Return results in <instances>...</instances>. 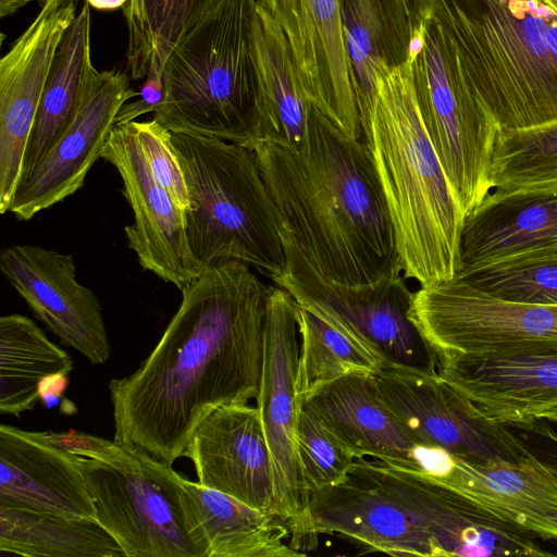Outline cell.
I'll use <instances>...</instances> for the list:
<instances>
[{
  "label": "cell",
  "mask_w": 557,
  "mask_h": 557,
  "mask_svg": "<svg viewBox=\"0 0 557 557\" xmlns=\"http://www.w3.org/2000/svg\"><path fill=\"white\" fill-rule=\"evenodd\" d=\"M269 290L238 260L203 267L139 368L110 381L114 442L172 466L212 411L257 399Z\"/></svg>",
  "instance_id": "1"
},
{
  "label": "cell",
  "mask_w": 557,
  "mask_h": 557,
  "mask_svg": "<svg viewBox=\"0 0 557 557\" xmlns=\"http://www.w3.org/2000/svg\"><path fill=\"white\" fill-rule=\"evenodd\" d=\"M282 228L329 280L366 286L404 274L389 210L362 139L319 109L298 148L250 146Z\"/></svg>",
  "instance_id": "2"
},
{
  "label": "cell",
  "mask_w": 557,
  "mask_h": 557,
  "mask_svg": "<svg viewBox=\"0 0 557 557\" xmlns=\"http://www.w3.org/2000/svg\"><path fill=\"white\" fill-rule=\"evenodd\" d=\"M361 139L389 210L405 277L420 287L455 278L465 215L424 127L410 60L380 66Z\"/></svg>",
  "instance_id": "3"
},
{
  "label": "cell",
  "mask_w": 557,
  "mask_h": 557,
  "mask_svg": "<svg viewBox=\"0 0 557 557\" xmlns=\"http://www.w3.org/2000/svg\"><path fill=\"white\" fill-rule=\"evenodd\" d=\"M499 129L557 122V13L542 0H422Z\"/></svg>",
  "instance_id": "4"
},
{
  "label": "cell",
  "mask_w": 557,
  "mask_h": 557,
  "mask_svg": "<svg viewBox=\"0 0 557 557\" xmlns=\"http://www.w3.org/2000/svg\"><path fill=\"white\" fill-rule=\"evenodd\" d=\"M256 0H216L174 46L153 119L172 133L249 148L258 139L262 79Z\"/></svg>",
  "instance_id": "5"
},
{
  "label": "cell",
  "mask_w": 557,
  "mask_h": 557,
  "mask_svg": "<svg viewBox=\"0 0 557 557\" xmlns=\"http://www.w3.org/2000/svg\"><path fill=\"white\" fill-rule=\"evenodd\" d=\"M189 195L185 227L201 268L238 260L271 281L285 270L281 220L255 152L171 132Z\"/></svg>",
  "instance_id": "6"
},
{
  "label": "cell",
  "mask_w": 557,
  "mask_h": 557,
  "mask_svg": "<svg viewBox=\"0 0 557 557\" xmlns=\"http://www.w3.org/2000/svg\"><path fill=\"white\" fill-rule=\"evenodd\" d=\"M410 66L424 127L466 218L493 188L499 128L465 75L453 40L422 0H414Z\"/></svg>",
  "instance_id": "7"
},
{
  "label": "cell",
  "mask_w": 557,
  "mask_h": 557,
  "mask_svg": "<svg viewBox=\"0 0 557 557\" xmlns=\"http://www.w3.org/2000/svg\"><path fill=\"white\" fill-rule=\"evenodd\" d=\"M285 270L272 280L312 312L372 354L385 368L438 372L435 352L409 312L413 292L404 274L348 286L321 274L282 228Z\"/></svg>",
  "instance_id": "8"
},
{
  "label": "cell",
  "mask_w": 557,
  "mask_h": 557,
  "mask_svg": "<svg viewBox=\"0 0 557 557\" xmlns=\"http://www.w3.org/2000/svg\"><path fill=\"white\" fill-rule=\"evenodd\" d=\"M77 462L97 520L126 557H200L183 509V476L171 465L116 442L106 457Z\"/></svg>",
  "instance_id": "9"
},
{
  "label": "cell",
  "mask_w": 557,
  "mask_h": 557,
  "mask_svg": "<svg viewBox=\"0 0 557 557\" xmlns=\"http://www.w3.org/2000/svg\"><path fill=\"white\" fill-rule=\"evenodd\" d=\"M409 315L438 363L557 352V306L499 300L458 278L413 292Z\"/></svg>",
  "instance_id": "10"
},
{
  "label": "cell",
  "mask_w": 557,
  "mask_h": 557,
  "mask_svg": "<svg viewBox=\"0 0 557 557\" xmlns=\"http://www.w3.org/2000/svg\"><path fill=\"white\" fill-rule=\"evenodd\" d=\"M298 304L285 289L270 285L263 335V363L257 408L272 457L276 515L290 530V546L310 550L307 530L309 492L296 449L300 405L295 393L300 352Z\"/></svg>",
  "instance_id": "11"
},
{
  "label": "cell",
  "mask_w": 557,
  "mask_h": 557,
  "mask_svg": "<svg viewBox=\"0 0 557 557\" xmlns=\"http://www.w3.org/2000/svg\"><path fill=\"white\" fill-rule=\"evenodd\" d=\"M349 476L375 487L405 508L429 535L434 556L554 555L535 542L534 534L420 472L358 458Z\"/></svg>",
  "instance_id": "12"
},
{
  "label": "cell",
  "mask_w": 557,
  "mask_h": 557,
  "mask_svg": "<svg viewBox=\"0 0 557 557\" xmlns=\"http://www.w3.org/2000/svg\"><path fill=\"white\" fill-rule=\"evenodd\" d=\"M375 379L384 403L421 445L479 462L535 456L509 425L485 418L438 372L385 368Z\"/></svg>",
  "instance_id": "13"
},
{
  "label": "cell",
  "mask_w": 557,
  "mask_h": 557,
  "mask_svg": "<svg viewBox=\"0 0 557 557\" xmlns=\"http://www.w3.org/2000/svg\"><path fill=\"white\" fill-rule=\"evenodd\" d=\"M117 171L134 214L124 232L144 270L183 290L201 273L187 240L185 212L154 177L133 123L114 126L101 156Z\"/></svg>",
  "instance_id": "14"
},
{
  "label": "cell",
  "mask_w": 557,
  "mask_h": 557,
  "mask_svg": "<svg viewBox=\"0 0 557 557\" xmlns=\"http://www.w3.org/2000/svg\"><path fill=\"white\" fill-rule=\"evenodd\" d=\"M282 30L310 101L342 132L361 139L344 41L341 0H256Z\"/></svg>",
  "instance_id": "15"
},
{
  "label": "cell",
  "mask_w": 557,
  "mask_h": 557,
  "mask_svg": "<svg viewBox=\"0 0 557 557\" xmlns=\"http://www.w3.org/2000/svg\"><path fill=\"white\" fill-rule=\"evenodd\" d=\"M76 4H47L0 60V213L10 210L55 50Z\"/></svg>",
  "instance_id": "16"
},
{
  "label": "cell",
  "mask_w": 557,
  "mask_h": 557,
  "mask_svg": "<svg viewBox=\"0 0 557 557\" xmlns=\"http://www.w3.org/2000/svg\"><path fill=\"white\" fill-rule=\"evenodd\" d=\"M3 276L26 301L37 319L64 344L92 364H103L111 349L95 293L76 280L71 255L35 245L2 250Z\"/></svg>",
  "instance_id": "17"
},
{
  "label": "cell",
  "mask_w": 557,
  "mask_h": 557,
  "mask_svg": "<svg viewBox=\"0 0 557 557\" xmlns=\"http://www.w3.org/2000/svg\"><path fill=\"white\" fill-rule=\"evenodd\" d=\"M420 472L504 521L557 539V472L536 455L519 462H479L426 447Z\"/></svg>",
  "instance_id": "18"
},
{
  "label": "cell",
  "mask_w": 557,
  "mask_h": 557,
  "mask_svg": "<svg viewBox=\"0 0 557 557\" xmlns=\"http://www.w3.org/2000/svg\"><path fill=\"white\" fill-rule=\"evenodd\" d=\"M138 94L125 72H100L65 133L18 185L9 212L26 221L81 189L102 156L119 110Z\"/></svg>",
  "instance_id": "19"
},
{
  "label": "cell",
  "mask_w": 557,
  "mask_h": 557,
  "mask_svg": "<svg viewBox=\"0 0 557 557\" xmlns=\"http://www.w3.org/2000/svg\"><path fill=\"white\" fill-rule=\"evenodd\" d=\"M183 457L193 461L200 485L276 513L274 468L257 407L230 404L212 411Z\"/></svg>",
  "instance_id": "20"
},
{
  "label": "cell",
  "mask_w": 557,
  "mask_h": 557,
  "mask_svg": "<svg viewBox=\"0 0 557 557\" xmlns=\"http://www.w3.org/2000/svg\"><path fill=\"white\" fill-rule=\"evenodd\" d=\"M438 374L485 418L525 428L557 409V352L455 358Z\"/></svg>",
  "instance_id": "21"
},
{
  "label": "cell",
  "mask_w": 557,
  "mask_h": 557,
  "mask_svg": "<svg viewBox=\"0 0 557 557\" xmlns=\"http://www.w3.org/2000/svg\"><path fill=\"white\" fill-rule=\"evenodd\" d=\"M307 530L311 548L320 534H341L369 552L433 557L429 535L418 521L375 487L357 479L309 492Z\"/></svg>",
  "instance_id": "22"
},
{
  "label": "cell",
  "mask_w": 557,
  "mask_h": 557,
  "mask_svg": "<svg viewBox=\"0 0 557 557\" xmlns=\"http://www.w3.org/2000/svg\"><path fill=\"white\" fill-rule=\"evenodd\" d=\"M0 505L96 518L77 456L44 432L0 425Z\"/></svg>",
  "instance_id": "23"
},
{
  "label": "cell",
  "mask_w": 557,
  "mask_h": 557,
  "mask_svg": "<svg viewBox=\"0 0 557 557\" xmlns=\"http://www.w3.org/2000/svg\"><path fill=\"white\" fill-rule=\"evenodd\" d=\"M356 459L371 458L409 469L420 444L384 403L375 374L351 373L299 401Z\"/></svg>",
  "instance_id": "24"
},
{
  "label": "cell",
  "mask_w": 557,
  "mask_h": 557,
  "mask_svg": "<svg viewBox=\"0 0 557 557\" xmlns=\"http://www.w3.org/2000/svg\"><path fill=\"white\" fill-rule=\"evenodd\" d=\"M552 247H557V185L495 190L465 218L460 269Z\"/></svg>",
  "instance_id": "25"
},
{
  "label": "cell",
  "mask_w": 557,
  "mask_h": 557,
  "mask_svg": "<svg viewBox=\"0 0 557 557\" xmlns=\"http://www.w3.org/2000/svg\"><path fill=\"white\" fill-rule=\"evenodd\" d=\"M183 509L200 557H304L276 513L182 478Z\"/></svg>",
  "instance_id": "26"
},
{
  "label": "cell",
  "mask_w": 557,
  "mask_h": 557,
  "mask_svg": "<svg viewBox=\"0 0 557 557\" xmlns=\"http://www.w3.org/2000/svg\"><path fill=\"white\" fill-rule=\"evenodd\" d=\"M344 41L360 125L367 123L379 69L410 60L414 0H341Z\"/></svg>",
  "instance_id": "27"
},
{
  "label": "cell",
  "mask_w": 557,
  "mask_h": 557,
  "mask_svg": "<svg viewBox=\"0 0 557 557\" xmlns=\"http://www.w3.org/2000/svg\"><path fill=\"white\" fill-rule=\"evenodd\" d=\"M89 7L84 1L55 50L25 151L20 184L65 133L100 73L91 62Z\"/></svg>",
  "instance_id": "28"
},
{
  "label": "cell",
  "mask_w": 557,
  "mask_h": 557,
  "mask_svg": "<svg viewBox=\"0 0 557 557\" xmlns=\"http://www.w3.org/2000/svg\"><path fill=\"white\" fill-rule=\"evenodd\" d=\"M257 11V48L263 92L257 140L298 148L318 108L302 88L282 30L258 4Z\"/></svg>",
  "instance_id": "29"
},
{
  "label": "cell",
  "mask_w": 557,
  "mask_h": 557,
  "mask_svg": "<svg viewBox=\"0 0 557 557\" xmlns=\"http://www.w3.org/2000/svg\"><path fill=\"white\" fill-rule=\"evenodd\" d=\"M0 552L27 557H126L97 518L1 505Z\"/></svg>",
  "instance_id": "30"
},
{
  "label": "cell",
  "mask_w": 557,
  "mask_h": 557,
  "mask_svg": "<svg viewBox=\"0 0 557 557\" xmlns=\"http://www.w3.org/2000/svg\"><path fill=\"white\" fill-rule=\"evenodd\" d=\"M73 370L69 354L53 344L30 319L0 318V413L20 417L40 399L41 383Z\"/></svg>",
  "instance_id": "31"
},
{
  "label": "cell",
  "mask_w": 557,
  "mask_h": 557,
  "mask_svg": "<svg viewBox=\"0 0 557 557\" xmlns=\"http://www.w3.org/2000/svg\"><path fill=\"white\" fill-rule=\"evenodd\" d=\"M216 0H128L122 8L127 25L131 78L161 77L177 41Z\"/></svg>",
  "instance_id": "32"
},
{
  "label": "cell",
  "mask_w": 557,
  "mask_h": 557,
  "mask_svg": "<svg viewBox=\"0 0 557 557\" xmlns=\"http://www.w3.org/2000/svg\"><path fill=\"white\" fill-rule=\"evenodd\" d=\"M297 320L300 352L295 393L298 401L345 375L357 372L376 374L383 369L367 349L300 306Z\"/></svg>",
  "instance_id": "33"
},
{
  "label": "cell",
  "mask_w": 557,
  "mask_h": 557,
  "mask_svg": "<svg viewBox=\"0 0 557 557\" xmlns=\"http://www.w3.org/2000/svg\"><path fill=\"white\" fill-rule=\"evenodd\" d=\"M455 278L499 300L557 306V247L460 269Z\"/></svg>",
  "instance_id": "34"
},
{
  "label": "cell",
  "mask_w": 557,
  "mask_h": 557,
  "mask_svg": "<svg viewBox=\"0 0 557 557\" xmlns=\"http://www.w3.org/2000/svg\"><path fill=\"white\" fill-rule=\"evenodd\" d=\"M490 180L500 191L557 185V122L498 129Z\"/></svg>",
  "instance_id": "35"
},
{
  "label": "cell",
  "mask_w": 557,
  "mask_h": 557,
  "mask_svg": "<svg viewBox=\"0 0 557 557\" xmlns=\"http://www.w3.org/2000/svg\"><path fill=\"white\" fill-rule=\"evenodd\" d=\"M296 449L308 492L344 483L356 461L348 448L301 408L296 428Z\"/></svg>",
  "instance_id": "36"
},
{
  "label": "cell",
  "mask_w": 557,
  "mask_h": 557,
  "mask_svg": "<svg viewBox=\"0 0 557 557\" xmlns=\"http://www.w3.org/2000/svg\"><path fill=\"white\" fill-rule=\"evenodd\" d=\"M132 123L154 177L185 212L189 207L188 188L171 143V132L154 119Z\"/></svg>",
  "instance_id": "37"
},
{
  "label": "cell",
  "mask_w": 557,
  "mask_h": 557,
  "mask_svg": "<svg viewBox=\"0 0 557 557\" xmlns=\"http://www.w3.org/2000/svg\"><path fill=\"white\" fill-rule=\"evenodd\" d=\"M45 436L60 448L81 457L103 458L109 455L115 442L78 431L44 432Z\"/></svg>",
  "instance_id": "38"
},
{
  "label": "cell",
  "mask_w": 557,
  "mask_h": 557,
  "mask_svg": "<svg viewBox=\"0 0 557 557\" xmlns=\"http://www.w3.org/2000/svg\"><path fill=\"white\" fill-rule=\"evenodd\" d=\"M163 99V84L161 77H148L143 84L138 98L125 102L115 117V125L120 126L134 121L136 117L156 112Z\"/></svg>",
  "instance_id": "39"
},
{
  "label": "cell",
  "mask_w": 557,
  "mask_h": 557,
  "mask_svg": "<svg viewBox=\"0 0 557 557\" xmlns=\"http://www.w3.org/2000/svg\"><path fill=\"white\" fill-rule=\"evenodd\" d=\"M527 430L533 431L536 434L548 438L552 443L557 444V430L548 426L545 422H543V420L533 422ZM553 453L554 454H547L544 460L547 461L557 472V450H554Z\"/></svg>",
  "instance_id": "40"
},
{
  "label": "cell",
  "mask_w": 557,
  "mask_h": 557,
  "mask_svg": "<svg viewBox=\"0 0 557 557\" xmlns=\"http://www.w3.org/2000/svg\"><path fill=\"white\" fill-rule=\"evenodd\" d=\"M34 0H0V17L4 18L12 15L22 7ZM40 3L41 8L48 0H36Z\"/></svg>",
  "instance_id": "41"
},
{
  "label": "cell",
  "mask_w": 557,
  "mask_h": 557,
  "mask_svg": "<svg viewBox=\"0 0 557 557\" xmlns=\"http://www.w3.org/2000/svg\"><path fill=\"white\" fill-rule=\"evenodd\" d=\"M97 10L112 11L123 8L128 0H85Z\"/></svg>",
  "instance_id": "42"
},
{
  "label": "cell",
  "mask_w": 557,
  "mask_h": 557,
  "mask_svg": "<svg viewBox=\"0 0 557 557\" xmlns=\"http://www.w3.org/2000/svg\"><path fill=\"white\" fill-rule=\"evenodd\" d=\"M542 419L557 424V409L545 413Z\"/></svg>",
  "instance_id": "43"
},
{
  "label": "cell",
  "mask_w": 557,
  "mask_h": 557,
  "mask_svg": "<svg viewBox=\"0 0 557 557\" xmlns=\"http://www.w3.org/2000/svg\"><path fill=\"white\" fill-rule=\"evenodd\" d=\"M78 2H79V0H48L45 5H47V4L60 5V4H65V3H74L77 5Z\"/></svg>",
  "instance_id": "44"
},
{
  "label": "cell",
  "mask_w": 557,
  "mask_h": 557,
  "mask_svg": "<svg viewBox=\"0 0 557 557\" xmlns=\"http://www.w3.org/2000/svg\"><path fill=\"white\" fill-rule=\"evenodd\" d=\"M557 13V0H542Z\"/></svg>",
  "instance_id": "45"
}]
</instances>
